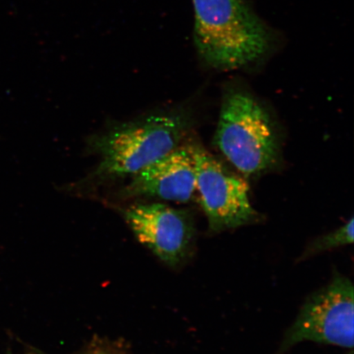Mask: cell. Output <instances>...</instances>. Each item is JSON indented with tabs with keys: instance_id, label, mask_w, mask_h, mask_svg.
Segmentation results:
<instances>
[{
	"instance_id": "obj_7",
	"label": "cell",
	"mask_w": 354,
	"mask_h": 354,
	"mask_svg": "<svg viewBox=\"0 0 354 354\" xmlns=\"http://www.w3.org/2000/svg\"><path fill=\"white\" fill-rule=\"evenodd\" d=\"M196 171L188 147H178L135 175L123 189L127 197H153L187 203L196 192Z\"/></svg>"
},
{
	"instance_id": "obj_3",
	"label": "cell",
	"mask_w": 354,
	"mask_h": 354,
	"mask_svg": "<svg viewBox=\"0 0 354 354\" xmlns=\"http://www.w3.org/2000/svg\"><path fill=\"white\" fill-rule=\"evenodd\" d=\"M214 142L245 176L268 169L277 157V136L268 114L253 96L241 91L225 95Z\"/></svg>"
},
{
	"instance_id": "obj_1",
	"label": "cell",
	"mask_w": 354,
	"mask_h": 354,
	"mask_svg": "<svg viewBox=\"0 0 354 354\" xmlns=\"http://www.w3.org/2000/svg\"><path fill=\"white\" fill-rule=\"evenodd\" d=\"M194 42L203 63L218 70L263 59L278 39L275 29L245 0H192Z\"/></svg>"
},
{
	"instance_id": "obj_8",
	"label": "cell",
	"mask_w": 354,
	"mask_h": 354,
	"mask_svg": "<svg viewBox=\"0 0 354 354\" xmlns=\"http://www.w3.org/2000/svg\"><path fill=\"white\" fill-rule=\"evenodd\" d=\"M353 218H352L342 227L310 243L301 259H308L310 256L335 249V248L351 245L353 243Z\"/></svg>"
},
{
	"instance_id": "obj_6",
	"label": "cell",
	"mask_w": 354,
	"mask_h": 354,
	"mask_svg": "<svg viewBox=\"0 0 354 354\" xmlns=\"http://www.w3.org/2000/svg\"><path fill=\"white\" fill-rule=\"evenodd\" d=\"M124 216L137 240L163 263L177 267L189 258L196 228L188 212L151 203L131 206Z\"/></svg>"
},
{
	"instance_id": "obj_5",
	"label": "cell",
	"mask_w": 354,
	"mask_h": 354,
	"mask_svg": "<svg viewBox=\"0 0 354 354\" xmlns=\"http://www.w3.org/2000/svg\"><path fill=\"white\" fill-rule=\"evenodd\" d=\"M190 149L196 165V192L209 232L238 228L254 221L257 212L251 205L246 181L225 169L201 146L192 145Z\"/></svg>"
},
{
	"instance_id": "obj_4",
	"label": "cell",
	"mask_w": 354,
	"mask_h": 354,
	"mask_svg": "<svg viewBox=\"0 0 354 354\" xmlns=\"http://www.w3.org/2000/svg\"><path fill=\"white\" fill-rule=\"evenodd\" d=\"M354 288L351 279L335 273L328 285L309 296L286 331L281 349L304 342L353 348Z\"/></svg>"
},
{
	"instance_id": "obj_2",
	"label": "cell",
	"mask_w": 354,
	"mask_h": 354,
	"mask_svg": "<svg viewBox=\"0 0 354 354\" xmlns=\"http://www.w3.org/2000/svg\"><path fill=\"white\" fill-rule=\"evenodd\" d=\"M187 126L183 115L155 114L113 127L92 140L100 157L95 176L105 180L138 174L178 148Z\"/></svg>"
}]
</instances>
